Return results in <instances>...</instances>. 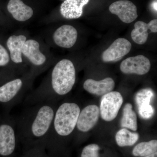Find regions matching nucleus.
<instances>
[{
    "instance_id": "nucleus-20",
    "label": "nucleus",
    "mask_w": 157,
    "mask_h": 157,
    "mask_svg": "<svg viewBox=\"0 0 157 157\" xmlns=\"http://www.w3.org/2000/svg\"><path fill=\"white\" fill-rule=\"evenodd\" d=\"M154 95L153 91L151 89H143L139 90L135 95V98L138 108L150 105Z\"/></svg>"
},
{
    "instance_id": "nucleus-18",
    "label": "nucleus",
    "mask_w": 157,
    "mask_h": 157,
    "mask_svg": "<svg viewBox=\"0 0 157 157\" xmlns=\"http://www.w3.org/2000/svg\"><path fill=\"white\" fill-rule=\"evenodd\" d=\"M139 137V135L137 133H134L130 132L127 129L123 128L117 133L115 139L118 146H130L137 142Z\"/></svg>"
},
{
    "instance_id": "nucleus-10",
    "label": "nucleus",
    "mask_w": 157,
    "mask_h": 157,
    "mask_svg": "<svg viewBox=\"0 0 157 157\" xmlns=\"http://www.w3.org/2000/svg\"><path fill=\"white\" fill-rule=\"evenodd\" d=\"M78 33L72 26L65 25L59 28L53 34V40L59 47L70 48L75 45Z\"/></svg>"
},
{
    "instance_id": "nucleus-1",
    "label": "nucleus",
    "mask_w": 157,
    "mask_h": 157,
    "mask_svg": "<svg viewBox=\"0 0 157 157\" xmlns=\"http://www.w3.org/2000/svg\"><path fill=\"white\" fill-rule=\"evenodd\" d=\"M56 102L26 106L15 118L17 137L26 142L46 141L57 107Z\"/></svg>"
},
{
    "instance_id": "nucleus-8",
    "label": "nucleus",
    "mask_w": 157,
    "mask_h": 157,
    "mask_svg": "<svg viewBox=\"0 0 157 157\" xmlns=\"http://www.w3.org/2000/svg\"><path fill=\"white\" fill-rule=\"evenodd\" d=\"M100 109L96 105L86 106L80 111L76 123L77 131L86 132L94 128L100 116Z\"/></svg>"
},
{
    "instance_id": "nucleus-19",
    "label": "nucleus",
    "mask_w": 157,
    "mask_h": 157,
    "mask_svg": "<svg viewBox=\"0 0 157 157\" xmlns=\"http://www.w3.org/2000/svg\"><path fill=\"white\" fill-rule=\"evenodd\" d=\"M157 151V140H151L137 144L133 149L132 153L135 156L144 157L154 153Z\"/></svg>"
},
{
    "instance_id": "nucleus-17",
    "label": "nucleus",
    "mask_w": 157,
    "mask_h": 157,
    "mask_svg": "<svg viewBox=\"0 0 157 157\" xmlns=\"http://www.w3.org/2000/svg\"><path fill=\"white\" fill-rule=\"evenodd\" d=\"M121 126L133 131L137 129V117L136 113L132 109V104H126L123 109V116L121 120Z\"/></svg>"
},
{
    "instance_id": "nucleus-16",
    "label": "nucleus",
    "mask_w": 157,
    "mask_h": 157,
    "mask_svg": "<svg viewBox=\"0 0 157 157\" xmlns=\"http://www.w3.org/2000/svg\"><path fill=\"white\" fill-rule=\"evenodd\" d=\"M26 41V37L24 35L12 36L7 40V46L10 52L11 60L15 63L22 62V47Z\"/></svg>"
},
{
    "instance_id": "nucleus-11",
    "label": "nucleus",
    "mask_w": 157,
    "mask_h": 157,
    "mask_svg": "<svg viewBox=\"0 0 157 157\" xmlns=\"http://www.w3.org/2000/svg\"><path fill=\"white\" fill-rule=\"evenodd\" d=\"M131 33L132 40L138 45H143L147 40L149 33H157V20H152L147 24L142 21H137Z\"/></svg>"
},
{
    "instance_id": "nucleus-24",
    "label": "nucleus",
    "mask_w": 157,
    "mask_h": 157,
    "mask_svg": "<svg viewBox=\"0 0 157 157\" xmlns=\"http://www.w3.org/2000/svg\"><path fill=\"white\" fill-rule=\"evenodd\" d=\"M152 6L154 10L155 11H156V12H157V1H156L155 2H154L153 3Z\"/></svg>"
},
{
    "instance_id": "nucleus-7",
    "label": "nucleus",
    "mask_w": 157,
    "mask_h": 157,
    "mask_svg": "<svg viewBox=\"0 0 157 157\" xmlns=\"http://www.w3.org/2000/svg\"><path fill=\"white\" fill-rule=\"evenodd\" d=\"M109 11L125 23H131L138 17L137 7L128 0H120L112 3L109 6Z\"/></svg>"
},
{
    "instance_id": "nucleus-9",
    "label": "nucleus",
    "mask_w": 157,
    "mask_h": 157,
    "mask_svg": "<svg viewBox=\"0 0 157 157\" xmlns=\"http://www.w3.org/2000/svg\"><path fill=\"white\" fill-rule=\"evenodd\" d=\"M132 47L131 42L127 39L124 38L117 39L103 52L102 60L104 62L119 60L130 52Z\"/></svg>"
},
{
    "instance_id": "nucleus-23",
    "label": "nucleus",
    "mask_w": 157,
    "mask_h": 157,
    "mask_svg": "<svg viewBox=\"0 0 157 157\" xmlns=\"http://www.w3.org/2000/svg\"><path fill=\"white\" fill-rule=\"evenodd\" d=\"M10 56L7 50L0 44V66H5L9 63Z\"/></svg>"
},
{
    "instance_id": "nucleus-13",
    "label": "nucleus",
    "mask_w": 157,
    "mask_h": 157,
    "mask_svg": "<svg viewBox=\"0 0 157 157\" xmlns=\"http://www.w3.org/2000/svg\"><path fill=\"white\" fill-rule=\"evenodd\" d=\"M90 0H65L60 6L62 16L67 19L79 18L83 13V8Z\"/></svg>"
},
{
    "instance_id": "nucleus-21",
    "label": "nucleus",
    "mask_w": 157,
    "mask_h": 157,
    "mask_svg": "<svg viewBox=\"0 0 157 157\" xmlns=\"http://www.w3.org/2000/svg\"><path fill=\"white\" fill-rule=\"evenodd\" d=\"M99 149L100 147L98 144H89L82 150L81 157H99Z\"/></svg>"
},
{
    "instance_id": "nucleus-15",
    "label": "nucleus",
    "mask_w": 157,
    "mask_h": 157,
    "mask_svg": "<svg viewBox=\"0 0 157 157\" xmlns=\"http://www.w3.org/2000/svg\"><path fill=\"white\" fill-rule=\"evenodd\" d=\"M7 9L14 19L18 21H26L33 14V9L21 0H10Z\"/></svg>"
},
{
    "instance_id": "nucleus-25",
    "label": "nucleus",
    "mask_w": 157,
    "mask_h": 157,
    "mask_svg": "<svg viewBox=\"0 0 157 157\" xmlns=\"http://www.w3.org/2000/svg\"><path fill=\"white\" fill-rule=\"evenodd\" d=\"M144 157H157V152L154 153L152 154L146 156H144Z\"/></svg>"
},
{
    "instance_id": "nucleus-2",
    "label": "nucleus",
    "mask_w": 157,
    "mask_h": 157,
    "mask_svg": "<svg viewBox=\"0 0 157 157\" xmlns=\"http://www.w3.org/2000/svg\"><path fill=\"white\" fill-rule=\"evenodd\" d=\"M80 112V107L73 102H64L58 105L46 142L53 143L58 138L73 134Z\"/></svg>"
},
{
    "instance_id": "nucleus-6",
    "label": "nucleus",
    "mask_w": 157,
    "mask_h": 157,
    "mask_svg": "<svg viewBox=\"0 0 157 157\" xmlns=\"http://www.w3.org/2000/svg\"><path fill=\"white\" fill-rule=\"evenodd\" d=\"M151 64L148 58L143 55L131 57L124 60L120 65L121 71L124 74L143 75L148 73Z\"/></svg>"
},
{
    "instance_id": "nucleus-5",
    "label": "nucleus",
    "mask_w": 157,
    "mask_h": 157,
    "mask_svg": "<svg viewBox=\"0 0 157 157\" xmlns=\"http://www.w3.org/2000/svg\"><path fill=\"white\" fill-rule=\"evenodd\" d=\"M123 103V98L117 91H111L104 95L101 99L100 113L106 121H111L117 116Z\"/></svg>"
},
{
    "instance_id": "nucleus-12",
    "label": "nucleus",
    "mask_w": 157,
    "mask_h": 157,
    "mask_svg": "<svg viewBox=\"0 0 157 157\" xmlns=\"http://www.w3.org/2000/svg\"><path fill=\"white\" fill-rule=\"evenodd\" d=\"M83 88L90 94L97 96H103L112 91L115 86L113 78L107 77L100 81L87 79L83 83Z\"/></svg>"
},
{
    "instance_id": "nucleus-4",
    "label": "nucleus",
    "mask_w": 157,
    "mask_h": 157,
    "mask_svg": "<svg viewBox=\"0 0 157 157\" xmlns=\"http://www.w3.org/2000/svg\"><path fill=\"white\" fill-rule=\"evenodd\" d=\"M24 80L14 78L0 86V103L11 109L24 100L26 86Z\"/></svg>"
},
{
    "instance_id": "nucleus-14",
    "label": "nucleus",
    "mask_w": 157,
    "mask_h": 157,
    "mask_svg": "<svg viewBox=\"0 0 157 157\" xmlns=\"http://www.w3.org/2000/svg\"><path fill=\"white\" fill-rule=\"evenodd\" d=\"M39 48V42L33 39L26 41L22 47L23 54L36 66H42L46 61L45 56L40 51Z\"/></svg>"
},
{
    "instance_id": "nucleus-3",
    "label": "nucleus",
    "mask_w": 157,
    "mask_h": 157,
    "mask_svg": "<svg viewBox=\"0 0 157 157\" xmlns=\"http://www.w3.org/2000/svg\"><path fill=\"white\" fill-rule=\"evenodd\" d=\"M17 137L15 118L8 115L0 124V156L7 157L13 155Z\"/></svg>"
},
{
    "instance_id": "nucleus-22",
    "label": "nucleus",
    "mask_w": 157,
    "mask_h": 157,
    "mask_svg": "<svg viewBox=\"0 0 157 157\" xmlns=\"http://www.w3.org/2000/svg\"><path fill=\"white\" fill-rule=\"evenodd\" d=\"M138 110L140 116L144 119H150L154 113V109L150 104L148 106L138 108Z\"/></svg>"
}]
</instances>
